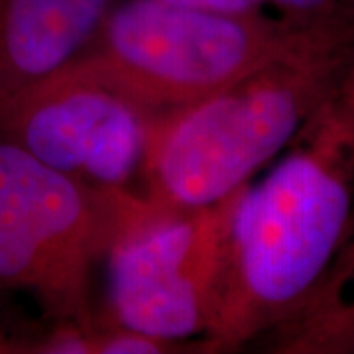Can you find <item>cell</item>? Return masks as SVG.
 Instances as JSON below:
<instances>
[{
    "label": "cell",
    "mask_w": 354,
    "mask_h": 354,
    "mask_svg": "<svg viewBox=\"0 0 354 354\" xmlns=\"http://www.w3.org/2000/svg\"><path fill=\"white\" fill-rule=\"evenodd\" d=\"M232 203L234 195L176 211L150 201L104 256L109 311L101 319L165 341L205 337L227 272Z\"/></svg>",
    "instance_id": "cell-5"
},
{
    "label": "cell",
    "mask_w": 354,
    "mask_h": 354,
    "mask_svg": "<svg viewBox=\"0 0 354 354\" xmlns=\"http://www.w3.org/2000/svg\"><path fill=\"white\" fill-rule=\"evenodd\" d=\"M150 201L99 189L0 138V291H22L48 319L95 323L88 283L114 241Z\"/></svg>",
    "instance_id": "cell-4"
},
{
    "label": "cell",
    "mask_w": 354,
    "mask_h": 354,
    "mask_svg": "<svg viewBox=\"0 0 354 354\" xmlns=\"http://www.w3.org/2000/svg\"><path fill=\"white\" fill-rule=\"evenodd\" d=\"M158 118L65 65L0 118V138L91 187L134 191Z\"/></svg>",
    "instance_id": "cell-6"
},
{
    "label": "cell",
    "mask_w": 354,
    "mask_h": 354,
    "mask_svg": "<svg viewBox=\"0 0 354 354\" xmlns=\"http://www.w3.org/2000/svg\"><path fill=\"white\" fill-rule=\"evenodd\" d=\"M176 4L195 6V8H207V10H218V12H262L268 6V0H167Z\"/></svg>",
    "instance_id": "cell-10"
},
{
    "label": "cell",
    "mask_w": 354,
    "mask_h": 354,
    "mask_svg": "<svg viewBox=\"0 0 354 354\" xmlns=\"http://www.w3.org/2000/svg\"><path fill=\"white\" fill-rule=\"evenodd\" d=\"M354 213V55L264 176L234 193L227 272L205 353L241 348L307 301Z\"/></svg>",
    "instance_id": "cell-1"
},
{
    "label": "cell",
    "mask_w": 354,
    "mask_h": 354,
    "mask_svg": "<svg viewBox=\"0 0 354 354\" xmlns=\"http://www.w3.org/2000/svg\"><path fill=\"white\" fill-rule=\"evenodd\" d=\"M116 0H0V118L77 59Z\"/></svg>",
    "instance_id": "cell-7"
},
{
    "label": "cell",
    "mask_w": 354,
    "mask_h": 354,
    "mask_svg": "<svg viewBox=\"0 0 354 354\" xmlns=\"http://www.w3.org/2000/svg\"><path fill=\"white\" fill-rule=\"evenodd\" d=\"M272 333L276 353H354V213L327 274L297 313Z\"/></svg>",
    "instance_id": "cell-8"
},
{
    "label": "cell",
    "mask_w": 354,
    "mask_h": 354,
    "mask_svg": "<svg viewBox=\"0 0 354 354\" xmlns=\"http://www.w3.org/2000/svg\"><path fill=\"white\" fill-rule=\"evenodd\" d=\"M274 16L301 30H354L342 20L341 0H268Z\"/></svg>",
    "instance_id": "cell-9"
},
{
    "label": "cell",
    "mask_w": 354,
    "mask_h": 354,
    "mask_svg": "<svg viewBox=\"0 0 354 354\" xmlns=\"http://www.w3.org/2000/svg\"><path fill=\"white\" fill-rule=\"evenodd\" d=\"M311 32L317 30L295 28L264 10L234 14L167 0H116L85 51L67 65L164 116L236 83Z\"/></svg>",
    "instance_id": "cell-3"
},
{
    "label": "cell",
    "mask_w": 354,
    "mask_h": 354,
    "mask_svg": "<svg viewBox=\"0 0 354 354\" xmlns=\"http://www.w3.org/2000/svg\"><path fill=\"white\" fill-rule=\"evenodd\" d=\"M341 8L351 20H354V0H341Z\"/></svg>",
    "instance_id": "cell-11"
},
{
    "label": "cell",
    "mask_w": 354,
    "mask_h": 354,
    "mask_svg": "<svg viewBox=\"0 0 354 354\" xmlns=\"http://www.w3.org/2000/svg\"><path fill=\"white\" fill-rule=\"evenodd\" d=\"M354 55V30H317L236 83L156 120L142 195L176 211L227 199L274 162Z\"/></svg>",
    "instance_id": "cell-2"
}]
</instances>
